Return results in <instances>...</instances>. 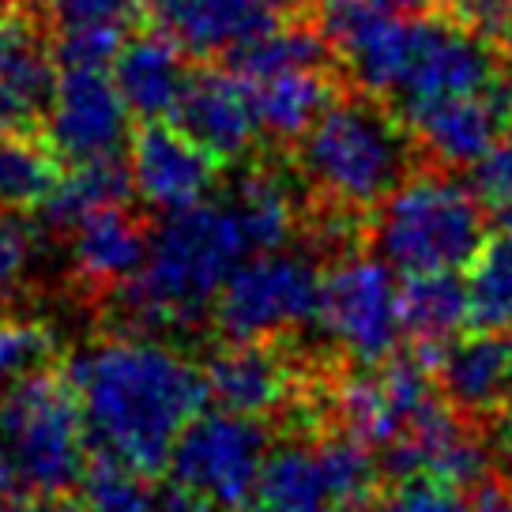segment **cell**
<instances>
[{
  "label": "cell",
  "mask_w": 512,
  "mask_h": 512,
  "mask_svg": "<svg viewBox=\"0 0 512 512\" xmlns=\"http://www.w3.org/2000/svg\"><path fill=\"white\" fill-rule=\"evenodd\" d=\"M68 381L76 384L91 448L147 479L170 467L174 441L211 400L204 369L155 339H106L68 362Z\"/></svg>",
  "instance_id": "cell-1"
},
{
  "label": "cell",
  "mask_w": 512,
  "mask_h": 512,
  "mask_svg": "<svg viewBox=\"0 0 512 512\" xmlns=\"http://www.w3.org/2000/svg\"><path fill=\"white\" fill-rule=\"evenodd\" d=\"M298 162L317 208L369 215L415 170V140L377 95H336L302 136Z\"/></svg>",
  "instance_id": "cell-2"
},
{
  "label": "cell",
  "mask_w": 512,
  "mask_h": 512,
  "mask_svg": "<svg viewBox=\"0 0 512 512\" xmlns=\"http://www.w3.org/2000/svg\"><path fill=\"white\" fill-rule=\"evenodd\" d=\"M253 245L226 200H196L170 211L155 230L140 279L128 287L125 309L140 328H170L196 320Z\"/></svg>",
  "instance_id": "cell-3"
},
{
  "label": "cell",
  "mask_w": 512,
  "mask_h": 512,
  "mask_svg": "<svg viewBox=\"0 0 512 512\" xmlns=\"http://www.w3.org/2000/svg\"><path fill=\"white\" fill-rule=\"evenodd\" d=\"M87 452V422L68 373L31 369L0 388V501L68 494Z\"/></svg>",
  "instance_id": "cell-4"
},
{
  "label": "cell",
  "mask_w": 512,
  "mask_h": 512,
  "mask_svg": "<svg viewBox=\"0 0 512 512\" xmlns=\"http://www.w3.org/2000/svg\"><path fill=\"white\" fill-rule=\"evenodd\" d=\"M369 241L392 272H460L486 241V211L475 189L445 174V166L411 174L373 211Z\"/></svg>",
  "instance_id": "cell-5"
},
{
  "label": "cell",
  "mask_w": 512,
  "mask_h": 512,
  "mask_svg": "<svg viewBox=\"0 0 512 512\" xmlns=\"http://www.w3.org/2000/svg\"><path fill=\"white\" fill-rule=\"evenodd\" d=\"M320 272L309 256L253 253L215 294V328L226 343L287 339L317 320Z\"/></svg>",
  "instance_id": "cell-6"
},
{
  "label": "cell",
  "mask_w": 512,
  "mask_h": 512,
  "mask_svg": "<svg viewBox=\"0 0 512 512\" xmlns=\"http://www.w3.org/2000/svg\"><path fill=\"white\" fill-rule=\"evenodd\" d=\"M351 366H377L400 351L403 317L392 264L347 253L320 275L317 320Z\"/></svg>",
  "instance_id": "cell-7"
},
{
  "label": "cell",
  "mask_w": 512,
  "mask_h": 512,
  "mask_svg": "<svg viewBox=\"0 0 512 512\" xmlns=\"http://www.w3.org/2000/svg\"><path fill=\"white\" fill-rule=\"evenodd\" d=\"M268 456V430L264 418L234 415V411H211L192 418L181 430L170 452V471L192 494L219 505L238 509L253 497L260 464Z\"/></svg>",
  "instance_id": "cell-8"
},
{
  "label": "cell",
  "mask_w": 512,
  "mask_h": 512,
  "mask_svg": "<svg viewBox=\"0 0 512 512\" xmlns=\"http://www.w3.org/2000/svg\"><path fill=\"white\" fill-rule=\"evenodd\" d=\"M302 366V358L287 351L279 339H253V343L219 347L208 358L204 377H208L211 400L223 411L272 418L320 403L324 381H309Z\"/></svg>",
  "instance_id": "cell-9"
},
{
  "label": "cell",
  "mask_w": 512,
  "mask_h": 512,
  "mask_svg": "<svg viewBox=\"0 0 512 512\" xmlns=\"http://www.w3.org/2000/svg\"><path fill=\"white\" fill-rule=\"evenodd\" d=\"M128 117L102 64H64L46 106V144L68 162L110 159L128 140Z\"/></svg>",
  "instance_id": "cell-10"
},
{
  "label": "cell",
  "mask_w": 512,
  "mask_h": 512,
  "mask_svg": "<svg viewBox=\"0 0 512 512\" xmlns=\"http://www.w3.org/2000/svg\"><path fill=\"white\" fill-rule=\"evenodd\" d=\"M396 117L411 132L418 151L430 155L433 166H475L512 125V83L497 80L471 95L403 106Z\"/></svg>",
  "instance_id": "cell-11"
},
{
  "label": "cell",
  "mask_w": 512,
  "mask_h": 512,
  "mask_svg": "<svg viewBox=\"0 0 512 512\" xmlns=\"http://www.w3.org/2000/svg\"><path fill=\"white\" fill-rule=\"evenodd\" d=\"M223 162L200 147L181 125L144 121L128 136V174L132 192H140L151 208L177 211L204 200L219 181Z\"/></svg>",
  "instance_id": "cell-12"
},
{
  "label": "cell",
  "mask_w": 512,
  "mask_h": 512,
  "mask_svg": "<svg viewBox=\"0 0 512 512\" xmlns=\"http://www.w3.org/2000/svg\"><path fill=\"white\" fill-rule=\"evenodd\" d=\"M290 16V0H151L159 31L192 57H226Z\"/></svg>",
  "instance_id": "cell-13"
},
{
  "label": "cell",
  "mask_w": 512,
  "mask_h": 512,
  "mask_svg": "<svg viewBox=\"0 0 512 512\" xmlns=\"http://www.w3.org/2000/svg\"><path fill=\"white\" fill-rule=\"evenodd\" d=\"M181 125L200 147H208L219 162H238L253 151L260 125L253 117L249 87L230 68H196L189 72L185 95L174 110Z\"/></svg>",
  "instance_id": "cell-14"
},
{
  "label": "cell",
  "mask_w": 512,
  "mask_h": 512,
  "mask_svg": "<svg viewBox=\"0 0 512 512\" xmlns=\"http://www.w3.org/2000/svg\"><path fill=\"white\" fill-rule=\"evenodd\" d=\"M512 369V336L509 332H479L448 339L445 351L437 354L433 381L460 415L475 418L501 411L505 388Z\"/></svg>",
  "instance_id": "cell-15"
},
{
  "label": "cell",
  "mask_w": 512,
  "mask_h": 512,
  "mask_svg": "<svg viewBox=\"0 0 512 512\" xmlns=\"http://www.w3.org/2000/svg\"><path fill=\"white\" fill-rule=\"evenodd\" d=\"M113 83L125 98L132 117L140 121H170L177 102L189 83L185 49L170 34L144 31L132 34L125 46L113 53Z\"/></svg>",
  "instance_id": "cell-16"
},
{
  "label": "cell",
  "mask_w": 512,
  "mask_h": 512,
  "mask_svg": "<svg viewBox=\"0 0 512 512\" xmlns=\"http://www.w3.org/2000/svg\"><path fill=\"white\" fill-rule=\"evenodd\" d=\"M61 64H106L151 19V0H46Z\"/></svg>",
  "instance_id": "cell-17"
},
{
  "label": "cell",
  "mask_w": 512,
  "mask_h": 512,
  "mask_svg": "<svg viewBox=\"0 0 512 512\" xmlns=\"http://www.w3.org/2000/svg\"><path fill=\"white\" fill-rule=\"evenodd\" d=\"M53 61L27 12L0 4V128H31L53 95Z\"/></svg>",
  "instance_id": "cell-18"
},
{
  "label": "cell",
  "mask_w": 512,
  "mask_h": 512,
  "mask_svg": "<svg viewBox=\"0 0 512 512\" xmlns=\"http://www.w3.org/2000/svg\"><path fill=\"white\" fill-rule=\"evenodd\" d=\"M151 238L125 204L87 211L72 223V268L91 290H110L144 268Z\"/></svg>",
  "instance_id": "cell-19"
},
{
  "label": "cell",
  "mask_w": 512,
  "mask_h": 512,
  "mask_svg": "<svg viewBox=\"0 0 512 512\" xmlns=\"http://www.w3.org/2000/svg\"><path fill=\"white\" fill-rule=\"evenodd\" d=\"M253 117L264 136L272 140H302L309 125L328 110V102L339 95L332 83V68H283L245 80Z\"/></svg>",
  "instance_id": "cell-20"
},
{
  "label": "cell",
  "mask_w": 512,
  "mask_h": 512,
  "mask_svg": "<svg viewBox=\"0 0 512 512\" xmlns=\"http://www.w3.org/2000/svg\"><path fill=\"white\" fill-rule=\"evenodd\" d=\"M400 317L407 351L433 369L448 339L467 328V283L456 272L407 275L400 287Z\"/></svg>",
  "instance_id": "cell-21"
},
{
  "label": "cell",
  "mask_w": 512,
  "mask_h": 512,
  "mask_svg": "<svg viewBox=\"0 0 512 512\" xmlns=\"http://www.w3.org/2000/svg\"><path fill=\"white\" fill-rule=\"evenodd\" d=\"M467 328L512 332V211L467 264Z\"/></svg>",
  "instance_id": "cell-22"
},
{
  "label": "cell",
  "mask_w": 512,
  "mask_h": 512,
  "mask_svg": "<svg viewBox=\"0 0 512 512\" xmlns=\"http://www.w3.org/2000/svg\"><path fill=\"white\" fill-rule=\"evenodd\" d=\"M238 215L245 238L253 245V253H275L283 249L298 226V204L294 192L279 174L272 170H249L238 177V185L223 196Z\"/></svg>",
  "instance_id": "cell-23"
},
{
  "label": "cell",
  "mask_w": 512,
  "mask_h": 512,
  "mask_svg": "<svg viewBox=\"0 0 512 512\" xmlns=\"http://www.w3.org/2000/svg\"><path fill=\"white\" fill-rule=\"evenodd\" d=\"M61 177V155L27 136V128H0V211L42 208Z\"/></svg>",
  "instance_id": "cell-24"
},
{
  "label": "cell",
  "mask_w": 512,
  "mask_h": 512,
  "mask_svg": "<svg viewBox=\"0 0 512 512\" xmlns=\"http://www.w3.org/2000/svg\"><path fill=\"white\" fill-rule=\"evenodd\" d=\"M128 196H132V174H128L125 162H117V155L72 162V170L57 177L53 192L46 196L42 215L49 226H72L87 211L106 208V204H125Z\"/></svg>",
  "instance_id": "cell-25"
},
{
  "label": "cell",
  "mask_w": 512,
  "mask_h": 512,
  "mask_svg": "<svg viewBox=\"0 0 512 512\" xmlns=\"http://www.w3.org/2000/svg\"><path fill=\"white\" fill-rule=\"evenodd\" d=\"M80 482H83V509L87 512H147L151 509V497H155L144 471L128 467L117 456L95 452V448L87 456Z\"/></svg>",
  "instance_id": "cell-26"
},
{
  "label": "cell",
  "mask_w": 512,
  "mask_h": 512,
  "mask_svg": "<svg viewBox=\"0 0 512 512\" xmlns=\"http://www.w3.org/2000/svg\"><path fill=\"white\" fill-rule=\"evenodd\" d=\"M381 512H471V501L464 497V486L415 471L392 479V494L381 497Z\"/></svg>",
  "instance_id": "cell-27"
},
{
  "label": "cell",
  "mask_w": 512,
  "mask_h": 512,
  "mask_svg": "<svg viewBox=\"0 0 512 512\" xmlns=\"http://www.w3.org/2000/svg\"><path fill=\"white\" fill-rule=\"evenodd\" d=\"M49 351H53L49 328L31 324V320L0 317V388L38 369V362H46Z\"/></svg>",
  "instance_id": "cell-28"
},
{
  "label": "cell",
  "mask_w": 512,
  "mask_h": 512,
  "mask_svg": "<svg viewBox=\"0 0 512 512\" xmlns=\"http://www.w3.org/2000/svg\"><path fill=\"white\" fill-rule=\"evenodd\" d=\"M42 249V230L23 219V211H0V283H16L31 272Z\"/></svg>",
  "instance_id": "cell-29"
},
{
  "label": "cell",
  "mask_w": 512,
  "mask_h": 512,
  "mask_svg": "<svg viewBox=\"0 0 512 512\" xmlns=\"http://www.w3.org/2000/svg\"><path fill=\"white\" fill-rule=\"evenodd\" d=\"M475 192L486 208L512 211V125L497 136V144L475 162Z\"/></svg>",
  "instance_id": "cell-30"
},
{
  "label": "cell",
  "mask_w": 512,
  "mask_h": 512,
  "mask_svg": "<svg viewBox=\"0 0 512 512\" xmlns=\"http://www.w3.org/2000/svg\"><path fill=\"white\" fill-rule=\"evenodd\" d=\"M147 512H215L211 509V501H204L200 494H192L189 486H162V490H155V497H151V509Z\"/></svg>",
  "instance_id": "cell-31"
},
{
  "label": "cell",
  "mask_w": 512,
  "mask_h": 512,
  "mask_svg": "<svg viewBox=\"0 0 512 512\" xmlns=\"http://www.w3.org/2000/svg\"><path fill=\"white\" fill-rule=\"evenodd\" d=\"M471 512H512V479H482V482H475Z\"/></svg>",
  "instance_id": "cell-32"
},
{
  "label": "cell",
  "mask_w": 512,
  "mask_h": 512,
  "mask_svg": "<svg viewBox=\"0 0 512 512\" xmlns=\"http://www.w3.org/2000/svg\"><path fill=\"white\" fill-rule=\"evenodd\" d=\"M0 512H87L80 501L64 494H31V497H12L0 501Z\"/></svg>",
  "instance_id": "cell-33"
},
{
  "label": "cell",
  "mask_w": 512,
  "mask_h": 512,
  "mask_svg": "<svg viewBox=\"0 0 512 512\" xmlns=\"http://www.w3.org/2000/svg\"><path fill=\"white\" fill-rule=\"evenodd\" d=\"M369 4H377L392 16H430L437 8V0H369Z\"/></svg>",
  "instance_id": "cell-34"
},
{
  "label": "cell",
  "mask_w": 512,
  "mask_h": 512,
  "mask_svg": "<svg viewBox=\"0 0 512 512\" xmlns=\"http://www.w3.org/2000/svg\"><path fill=\"white\" fill-rule=\"evenodd\" d=\"M501 411H505V426H509V441H512V369H509V388H505V400H501Z\"/></svg>",
  "instance_id": "cell-35"
},
{
  "label": "cell",
  "mask_w": 512,
  "mask_h": 512,
  "mask_svg": "<svg viewBox=\"0 0 512 512\" xmlns=\"http://www.w3.org/2000/svg\"><path fill=\"white\" fill-rule=\"evenodd\" d=\"M497 46H501V53L509 57V68H512V23H509V27H505V34L497 38Z\"/></svg>",
  "instance_id": "cell-36"
},
{
  "label": "cell",
  "mask_w": 512,
  "mask_h": 512,
  "mask_svg": "<svg viewBox=\"0 0 512 512\" xmlns=\"http://www.w3.org/2000/svg\"><path fill=\"white\" fill-rule=\"evenodd\" d=\"M0 294H4V283H0Z\"/></svg>",
  "instance_id": "cell-37"
}]
</instances>
